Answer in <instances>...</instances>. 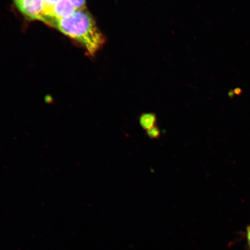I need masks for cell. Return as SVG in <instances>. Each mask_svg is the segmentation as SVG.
I'll use <instances>...</instances> for the list:
<instances>
[{
	"mask_svg": "<svg viewBox=\"0 0 250 250\" xmlns=\"http://www.w3.org/2000/svg\"><path fill=\"white\" fill-rule=\"evenodd\" d=\"M77 11L70 0H59L53 8V17L57 19L69 18Z\"/></svg>",
	"mask_w": 250,
	"mask_h": 250,
	"instance_id": "obj_3",
	"label": "cell"
},
{
	"mask_svg": "<svg viewBox=\"0 0 250 250\" xmlns=\"http://www.w3.org/2000/svg\"><path fill=\"white\" fill-rule=\"evenodd\" d=\"M21 13L33 20L42 21L43 18V0H14Z\"/></svg>",
	"mask_w": 250,
	"mask_h": 250,
	"instance_id": "obj_2",
	"label": "cell"
},
{
	"mask_svg": "<svg viewBox=\"0 0 250 250\" xmlns=\"http://www.w3.org/2000/svg\"><path fill=\"white\" fill-rule=\"evenodd\" d=\"M149 137L152 139H156L160 136V130L157 127L154 126L148 130H146Z\"/></svg>",
	"mask_w": 250,
	"mask_h": 250,
	"instance_id": "obj_7",
	"label": "cell"
},
{
	"mask_svg": "<svg viewBox=\"0 0 250 250\" xmlns=\"http://www.w3.org/2000/svg\"><path fill=\"white\" fill-rule=\"evenodd\" d=\"M44 23L81 43L89 56L95 55L105 42L95 20L85 10H77L67 18H46Z\"/></svg>",
	"mask_w": 250,
	"mask_h": 250,
	"instance_id": "obj_1",
	"label": "cell"
},
{
	"mask_svg": "<svg viewBox=\"0 0 250 250\" xmlns=\"http://www.w3.org/2000/svg\"><path fill=\"white\" fill-rule=\"evenodd\" d=\"M70 1L77 10H85V0H70Z\"/></svg>",
	"mask_w": 250,
	"mask_h": 250,
	"instance_id": "obj_6",
	"label": "cell"
},
{
	"mask_svg": "<svg viewBox=\"0 0 250 250\" xmlns=\"http://www.w3.org/2000/svg\"><path fill=\"white\" fill-rule=\"evenodd\" d=\"M58 1L59 0H43L44 7H43V16L42 21H43L45 18L53 17V8Z\"/></svg>",
	"mask_w": 250,
	"mask_h": 250,
	"instance_id": "obj_5",
	"label": "cell"
},
{
	"mask_svg": "<svg viewBox=\"0 0 250 250\" xmlns=\"http://www.w3.org/2000/svg\"><path fill=\"white\" fill-rule=\"evenodd\" d=\"M247 247L250 250V224L247 227L245 233Z\"/></svg>",
	"mask_w": 250,
	"mask_h": 250,
	"instance_id": "obj_8",
	"label": "cell"
},
{
	"mask_svg": "<svg viewBox=\"0 0 250 250\" xmlns=\"http://www.w3.org/2000/svg\"><path fill=\"white\" fill-rule=\"evenodd\" d=\"M156 117L153 114H143L140 118V124L144 129L148 130L155 126Z\"/></svg>",
	"mask_w": 250,
	"mask_h": 250,
	"instance_id": "obj_4",
	"label": "cell"
}]
</instances>
